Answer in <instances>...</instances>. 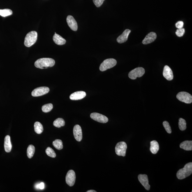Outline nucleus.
<instances>
[{"label":"nucleus","mask_w":192,"mask_h":192,"mask_svg":"<svg viewBox=\"0 0 192 192\" xmlns=\"http://www.w3.org/2000/svg\"><path fill=\"white\" fill-rule=\"evenodd\" d=\"M156 34L154 32H151L146 36L143 40L142 43L144 45H147L154 41L156 38Z\"/></svg>","instance_id":"15"},{"label":"nucleus","mask_w":192,"mask_h":192,"mask_svg":"<svg viewBox=\"0 0 192 192\" xmlns=\"http://www.w3.org/2000/svg\"><path fill=\"white\" fill-rule=\"evenodd\" d=\"M186 123L185 120L182 118H180L179 122V127L181 131H184L186 128Z\"/></svg>","instance_id":"27"},{"label":"nucleus","mask_w":192,"mask_h":192,"mask_svg":"<svg viewBox=\"0 0 192 192\" xmlns=\"http://www.w3.org/2000/svg\"><path fill=\"white\" fill-rule=\"evenodd\" d=\"M91 117L95 121L101 123H106L108 122L109 120L105 115L98 113H92L91 114Z\"/></svg>","instance_id":"10"},{"label":"nucleus","mask_w":192,"mask_h":192,"mask_svg":"<svg viewBox=\"0 0 192 192\" xmlns=\"http://www.w3.org/2000/svg\"><path fill=\"white\" fill-rule=\"evenodd\" d=\"M46 153L49 156L53 158H55L56 155L55 152L52 148L50 147H48L47 148L46 150Z\"/></svg>","instance_id":"29"},{"label":"nucleus","mask_w":192,"mask_h":192,"mask_svg":"<svg viewBox=\"0 0 192 192\" xmlns=\"http://www.w3.org/2000/svg\"><path fill=\"white\" fill-rule=\"evenodd\" d=\"M50 91V89L46 87L37 88L32 91L31 95L33 96L38 97L43 96L48 93Z\"/></svg>","instance_id":"8"},{"label":"nucleus","mask_w":192,"mask_h":192,"mask_svg":"<svg viewBox=\"0 0 192 192\" xmlns=\"http://www.w3.org/2000/svg\"><path fill=\"white\" fill-rule=\"evenodd\" d=\"M75 174L74 171L72 170L69 171L66 177L67 184L70 186H73L75 184Z\"/></svg>","instance_id":"9"},{"label":"nucleus","mask_w":192,"mask_h":192,"mask_svg":"<svg viewBox=\"0 0 192 192\" xmlns=\"http://www.w3.org/2000/svg\"><path fill=\"white\" fill-rule=\"evenodd\" d=\"M74 137L77 141L80 142L82 141L83 135L81 128L78 125L74 126L73 130Z\"/></svg>","instance_id":"11"},{"label":"nucleus","mask_w":192,"mask_h":192,"mask_svg":"<svg viewBox=\"0 0 192 192\" xmlns=\"http://www.w3.org/2000/svg\"><path fill=\"white\" fill-rule=\"evenodd\" d=\"M151 147L150 150L151 153L156 154L159 151V144L156 141H151L150 142Z\"/></svg>","instance_id":"21"},{"label":"nucleus","mask_w":192,"mask_h":192,"mask_svg":"<svg viewBox=\"0 0 192 192\" xmlns=\"http://www.w3.org/2000/svg\"><path fill=\"white\" fill-rule=\"evenodd\" d=\"M38 38V33L36 31H31L26 35L24 40V45L30 47L36 43Z\"/></svg>","instance_id":"3"},{"label":"nucleus","mask_w":192,"mask_h":192,"mask_svg":"<svg viewBox=\"0 0 192 192\" xmlns=\"http://www.w3.org/2000/svg\"><path fill=\"white\" fill-rule=\"evenodd\" d=\"M36 188L38 189L43 190L45 188V184L43 183H40V184L36 185Z\"/></svg>","instance_id":"34"},{"label":"nucleus","mask_w":192,"mask_h":192,"mask_svg":"<svg viewBox=\"0 0 192 192\" xmlns=\"http://www.w3.org/2000/svg\"><path fill=\"white\" fill-rule=\"evenodd\" d=\"M105 0H93V2L96 7H99L103 4Z\"/></svg>","instance_id":"32"},{"label":"nucleus","mask_w":192,"mask_h":192,"mask_svg":"<svg viewBox=\"0 0 192 192\" xmlns=\"http://www.w3.org/2000/svg\"><path fill=\"white\" fill-rule=\"evenodd\" d=\"M65 124V123L64 120L62 118H60L56 119L54 121L53 123L54 125L58 128H60L61 127L64 126Z\"/></svg>","instance_id":"23"},{"label":"nucleus","mask_w":192,"mask_h":192,"mask_svg":"<svg viewBox=\"0 0 192 192\" xmlns=\"http://www.w3.org/2000/svg\"><path fill=\"white\" fill-rule=\"evenodd\" d=\"M53 39L54 43L59 45H64L66 43V40L59 34H57L56 33L54 35Z\"/></svg>","instance_id":"19"},{"label":"nucleus","mask_w":192,"mask_h":192,"mask_svg":"<svg viewBox=\"0 0 192 192\" xmlns=\"http://www.w3.org/2000/svg\"><path fill=\"white\" fill-rule=\"evenodd\" d=\"M163 75L168 80H172L173 79V72L170 67L165 66L164 68Z\"/></svg>","instance_id":"14"},{"label":"nucleus","mask_w":192,"mask_h":192,"mask_svg":"<svg viewBox=\"0 0 192 192\" xmlns=\"http://www.w3.org/2000/svg\"><path fill=\"white\" fill-rule=\"evenodd\" d=\"M163 125L164 127V128L165 129L168 133H172V130L170 126V124L167 121H164L163 122Z\"/></svg>","instance_id":"30"},{"label":"nucleus","mask_w":192,"mask_h":192,"mask_svg":"<svg viewBox=\"0 0 192 192\" xmlns=\"http://www.w3.org/2000/svg\"><path fill=\"white\" fill-rule=\"evenodd\" d=\"M34 127L35 131L37 133L40 134L43 133V127L40 122H35Z\"/></svg>","instance_id":"22"},{"label":"nucleus","mask_w":192,"mask_h":192,"mask_svg":"<svg viewBox=\"0 0 192 192\" xmlns=\"http://www.w3.org/2000/svg\"><path fill=\"white\" fill-rule=\"evenodd\" d=\"M54 147L59 150L63 149V145L62 141L59 139H57L54 141L52 143Z\"/></svg>","instance_id":"25"},{"label":"nucleus","mask_w":192,"mask_h":192,"mask_svg":"<svg viewBox=\"0 0 192 192\" xmlns=\"http://www.w3.org/2000/svg\"><path fill=\"white\" fill-rule=\"evenodd\" d=\"M53 108V106L52 104H47L43 106L42 107L43 112L45 113L50 112Z\"/></svg>","instance_id":"28"},{"label":"nucleus","mask_w":192,"mask_h":192,"mask_svg":"<svg viewBox=\"0 0 192 192\" xmlns=\"http://www.w3.org/2000/svg\"><path fill=\"white\" fill-rule=\"evenodd\" d=\"M145 73V70L142 67L135 68L132 70L128 74V77L132 80H135L137 77H141Z\"/></svg>","instance_id":"6"},{"label":"nucleus","mask_w":192,"mask_h":192,"mask_svg":"<svg viewBox=\"0 0 192 192\" xmlns=\"http://www.w3.org/2000/svg\"><path fill=\"white\" fill-rule=\"evenodd\" d=\"M138 179L141 184L146 190H149L150 186L149 184L148 176L146 174H140L138 176Z\"/></svg>","instance_id":"12"},{"label":"nucleus","mask_w":192,"mask_h":192,"mask_svg":"<svg viewBox=\"0 0 192 192\" xmlns=\"http://www.w3.org/2000/svg\"><path fill=\"white\" fill-rule=\"evenodd\" d=\"M184 26V22L182 21H179L176 23L175 26L178 29H181Z\"/></svg>","instance_id":"33"},{"label":"nucleus","mask_w":192,"mask_h":192,"mask_svg":"<svg viewBox=\"0 0 192 192\" xmlns=\"http://www.w3.org/2000/svg\"><path fill=\"white\" fill-rule=\"evenodd\" d=\"M4 147L5 150L7 153L10 152L12 149V144L9 135H7L4 139Z\"/></svg>","instance_id":"18"},{"label":"nucleus","mask_w":192,"mask_h":192,"mask_svg":"<svg viewBox=\"0 0 192 192\" xmlns=\"http://www.w3.org/2000/svg\"><path fill=\"white\" fill-rule=\"evenodd\" d=\"M35 152V147L33 145H30L28 148L27 154L28 157L30 159L33 157Z\"/></svg>","instance_id":"24"},{"label":"nucleus","mask_w":192,"mask_h":192,"mask_svg":"<svg viewBox=\"0 0 192 192\" xmlns=\"http://www.w3.org/2000/svg\"><path fill=\"white\" fill-rule=\"evenodd\" d=\"M181 149L186 151H191L192 150V141H185L181 143L180 145Z\"/></svg>","instance_id":"20"},{"label":"nucleus","mask_w":192,"mask_h":192,"mask_svg":"<svg viewBox=\"0 0 192 192\" xmlns=\"http://www.w3.org/2000/svg\"><path fill=\"white\" fill-rule=\"evenodd\" d=\"M54 59L49 58H43L37 60L35 63V66L37 68L44 69L51 67L55 64Z\"/></svg>","instance_id":"1"},{"label":"nucleus","mask_w":192,"mask_h":192,"mask_svg":"<svg viewBox=\"0 0 192 192\" xmlns=\"http://www.w3.org/2000/svg\"><path fill=\"white\" fill-rule=\"evenodd\" d=\"M185 32V30L184 28L181 29H178L176 31V34L178 36L181 37L183 36Z\"/></svg>","instance_id":"31"},{"label":"nucleus","mask_w":192,"mask_h":192,"mask_svg":"<svg viewBox=\"0 0 192 192\" xmlns=\"http://www.w3.org/2000/svg\"><path fill=\"white\" fill-rule=\"evenodd\" d=\"M192 173V163L190 162L185 165L184 167L180 169L177 172L178 179L182 180L191 175Z\"/></svg>","instance_id":"2"},{"label":"nucleus","mask_w":192,"mask_h":192,"mask_svg":"<svg viewBox=\"0 0 192 192\" xmlns=\"http://www.w3.org/2000/svg\"><path fill=\"white\" fill-rule=\"evenodd\" d=\"M178 100L186 104H190L192 102V96L187 92H180L178 93L177 96Z\"/></svg>","instance_id":"7"},{"label":"nucleus","mask_w":192,"mask_h":192,"mask_svg":"<svg viewBox=\"0 0 192 192\" xmlns=\"http://www.w3.org/2000/svg\"><path fill=\"white\" fill-rule=\"evenodd\" d=\"M127 149V145L125 142H120L118 143L115 148L116 154L119 156H126Z\"/></svg>","instance_id":"5"},{"label":"nucleus","mask_w":192,"mask_h":192,"mask_svg":"<svg viewBox=\"0 0 192 192\" xmlns=\"http://www.w3.org/2000/svg\"><path fill=\"white\" fill-rule=\"evenodd\" d=\"M67 22L68 25L72 30L77 31L78 29L77 22L71 15H68L67 18Z\"/></svg>","instance_id":"13"},{"label":"nucleus","mask_w":192,"mask_h":192,"mask_svg":"<svg viewBox=\"0 0 192 192\" xmlns=\"http://www.w3.org/2000/svg\"><path fill=\"white\" fill-rule=\"evenodd\" d=\"M87 192H96V191L94 190H90L87 191Z\"/></svg>","instance_id":"35"},{"label":"nucleus","mask_w":192,"mask_h":192,"mask_svg":"<svg viewBox=\"0 0 192 192\" xmlns=\"http://www.w3.org/2000/svg\"><path fill=\"white\" fill-rule=\"evenodd\" d=\"M117 64V61L115 59H109L105 60L100 64V70L103 72L113 67Z\"/></svg>","instance_id":"4"},{"label":"nucleus","mask_w":192,"mask_h":192,"mask_svg":"<svg viewBox=\"0 0 192 192\" xmlns=\"http://www.w3.org/2000/svg\"><path fill=\"white\" fill-rule=\"evenodd\" d=\"M13 12L11 10L6 9H0V15L3 17H6L11 15Z\"/></svg>","instance_id":"26"},{"label":"nucleus","mask_w":192,"mask_h":192,"mask_svg":"<svg viewBox=\"0 0 192 192\" xmlns=\"http://www.w3.org/2000/svg\"><path fill=\"white\" fill-rule=\"evenodd\" d=\"M86 93L84 91H76L70 95V99L73 100H81L85 98Z\"/></svg>","instance_id":"16"},{"label":"nucleus","mask_w":192,"mask_h":192,"mask_svg":"<svg viewBox=\"0 0 192 192\" xmlns=\"http://www.w3.org/2000/svg\"><path fill=\"white\" fill-rule=\"evenodd\" d=\"M131 31L129 29H126L124 31L122 34L118 37L117 41L120 43H122L127 41L128 36Z\"/></svg>","instance_id":"17"}]
</instances>
